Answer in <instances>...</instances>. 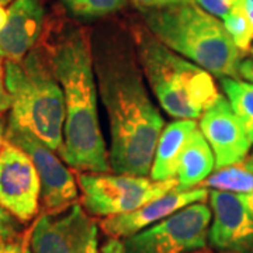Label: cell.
<instances>
[{"label":"cell","mask_w":253,"mask_h":253,"mask_svg":"<svg viewBox=\"0 0 253 253\" xmlns=\"http://www.w3.org/2000/svg\"><path fill=\"white\" fill-rule=\"evenodd\" d=\"M190 253H212V252H208V251H204V249H200V251H194V252H190Z\"/></svg>","instance_id":"obj_32"},{"label":"cell","mask_w":253,"mask_h":253,"mask_svg":"<svg viewBox=\"0 0 253 253\" xmlns=\"http://www.w3.org/2000/svg\"><path fill=\"white\" fill-rule=\"evenodd\" d=\"M101 253H126L124 245L118 238H110L106 245L101 248Z\"/></svg>","instance_id":"obj_25"},{"label":"cell","mask_w":253,"mask_h":253,"mask_svg":"<svg viewBox=\"0 0 253 253\" xmlns=\"http://www.w3.org/2000/svg\"><path fill=\"white\" fill-rule=\"evenodd\" d=\"M242 3H244L245 9L248 11L249 17L252 18L253 21V0H242Z\"/></svg>","instance_id":"obj_29"},{"label":"cell","mask_w":253,"mask_h":253,"mask_svg":"<svg viewBox=\"0 0 253 253\" xmlns=\"http://www.w3.org/2000/svg\"><path fill=\"white\" fill-rule=\"evenodd\" d=\"M208 194L210 191L206 187H194L190 190L174 189L131 212L104 218L100 226L103 232L110 238L126 239L172 215L186 206L206 201Z\"/></svg>","instance_id":"obj_13"},{"label":"cell","mask_w":253,"mask_h":253,"mask_svg":"<svg viewBox=\"0 0 253 253\" xmlns=\"http://www.w3.org/2000/svg\"><path fill=\"white\" fill-rule=\"evenodd\" d=\"M33 253H99V225L79 203L42 212L30 229Z\"/></svg>","instance_id":"obj_8"},{"label":"cell","mask_w":253,"mask_h":253,"mask_svg":"<svg viewBox=\"0 0 253 253\" xmlns=\"http://www.w3.org/2000/svg\"><path fill=\"white\" fill-rule=\"evenodd\" d=\"M11 1H14V0H0V4H1V6H4V4H9V3H11Z\"/></svg>","instance_id":"obj_31"},{"label":"cell","mask_w":253,"mask_h":253,"mask_svg":"<svg viewBox=\"0 0 253 253\" xmlns=\"http://www.w3.org/2000/svg\"><path fill=\"white\" fill-rule=\"evenodd\" d=\"M78 184L84 210L103 218L131 212L179 186L177 179L156 181L146 176L81 172Z\"/></svg>","instance_id":"obj_6"},{"label":"cell","mask_w":253,"mask_h":253,"mask_svg":"<svg viewBox=\"0 0 253 253\" xmlns=\"http://www.w3.org/2000/svg\"><path fill=\"white\" fill-rule=\"evenodd\" d=\"M222 24L242 54L251 51L253 42V21L245 9L242 0H236L234 7L222 18Z\"/></svg>","instance_id":"obj_19"},{"label":"cell","mask_w":253,"mask_h":253,"mask_svg":"<svg viewBox=\"0 0 253 253\" xmlns=\"http://www.w3.org/2000/svg\"><path fill=\"white\" fill-rule=\"evenodd\" d=\"M212 224L208 242L218 253H253V218L239 196L211 190L208 194Z\"/></svg>","instance_id":"obj_11"},{"label":"cell","mask_w":253,"mask_h":253,"mask_svg":"<svg viewBox=\"0 0 253 253\" xmlns=\"http://www.w3.org/2000/svg\"><path fill=\"white\" fill-rule=\"evenodd\" d=\"M200 129L214 152L215 169L246 161L252 145L222 94L203 113Z\"/></svg>","instance_id":"obj_12"},{"label":"cell","mask_w":253,"mask_h":253,"mask_svg":"<svg viewBox=\"0 0 253 253\" xmlns=\"http://www.w3.org/2000/svg\"><path fill=\"white\" fill-rule=\"evenodd\" d=\"M148 31L176 54L218 79L239 78L242 52L219 18L193 0L144 11Z\"/></svg>","instance_id":"obj_3"},{"label":"cell","mask_w":253,"mask_h":253,"mask_svg":"<svg viewBox=\"0 0 253 253\" xmlns=\"http://www.w3.org/2000/svg\"><path fill=\"white\" fill-rule=\"evenodd\" d=\"M65 7L76 17L97 18L124 9L128 0H62Z\"/></svg>","instance_id":"obj_20"},{"label":"cell","mask_w":253,"mask_h":253,"mask_svg":"<svg viewBox=\"0 0 253 253\" xmlns=\"http://www.w3.org/2000/svg\"><path fill=\"white\" fill-rule=\"evenodd\" d=\"M45 13L38 0H14L7 9V20L0 28V58L20 62L38 44Z\"/></svg>","instance_id":"obj_14"},{"label":"cell","mask_w":253,"mask_h":253,"mask_svg":"<svg viewBox=\"0 0 253 253\" xmlns=\"http://www.w3.org/2000/svg\"><path fill=\"white\" fill-rule=\"evenodd\" d=\"M0 253H33L30 245V232L17 235L16 232L0 234Z\"/></svg>","instance_id":"obj_21"},{"label":"cell","mask_w":253,"mask_h":253,"mask_svg":"<svg viewBox=\"0 0 253 253\" xmlns=\"http://www.w3.org/2000/svg\"><path fill=\"white\" fill-rule=\"evenodd\" d=\"M65 99L61 156L81 173H109V149L97 111V82L93 49L86 30L68 26L48 51Z\"/></svg>","instance_id":"obj_2"},{"label":"cell","mask_w":253,"mask_h":253,"mask_svg":"<svg viewBox=\"0 0 253 253\" xmlns=\"http://www.w3.org/2000/svg\"><path fill=\"white\" fill-rule=\"evenodd\" d=\"M10 106H11V100H10V94L6 89V82H4V63L0 58V114L10 109Z\"/></svg>","instance_id":"obj_24"},{"label":"cell","mask_w":253,"mask_h":253,"mask_svg":"<svg viewBox=\"0 0 253 253\" xmlns=\"http://www.w3.org/2000/svg\"><path fill=\"white\" fill-rule=\"evenodd\" d=\"M241 201L244 203V206L246 207V210L249 211V214L252 215L253 218V190L252 191H248V193H242V194H238Z\"/></svg>","instance_id":"obj_28"},{"label":"cell","mask_w":253,"mask_h":253,"mask_svg":"<svg viewBox=\"0 0 253 253\" xmlns=\"http://www.w3.org/2000/svg\"><path fill=\"white\" fill-rule=\"evenodd\" d=\"M11 232H14L11 219H10L9 214L4 212V210L0 207V234L6 235V234H11Z\"/></svg>","instance_id":"obj_27"},{"label":"cell","mask_w":253,"mask_h":253,"mask_svg":"<svg viewBox=\"0 0 253 253\" xmlns=\"http://www.w3.org/2000/svg\"><path fill=\"white\" fill-rule=\"evenodd\" d=\"M200 186L206 189L229 191L242 194L253 190V163L248 159L222 169H217L210 174Z\"/></svg>","instance_id":"obj_18"},{"label":"cell","mask_w":253,"mask_h":253,"mask_svg":"<svg viewBox=\"0 0 253 253\" xmlns=\"http://www.w3.org/2000/svg\"><path fill=\"white\" fill-rule=\"evenodd\" d=\"M9 91V121L26 128L55 152H61L65 124V99L49 62L48 51L34 48L20 62L4 61Z\"/></svg>","instance_id":"obj_4"},{"label":"cell","mask_w":253,"mask_h":253,"mask_svg":"<svg viewBox=\"0 0 253 253\" xmlns=\"http://www.w3.org/2000/svg\"><path fill=\"white\" fill-rule=\"evenodd\" d=\"M219 83L249 144L253 145V83L238 78H224Z\"/></svg>","instance_id":"obj_17"},{"label":"cell","mask_w":253,"mask_h":253,"mask_svg":"<svg viewBox=\"0 0 253 253\" xmlns=\"http://www.w3.org/2000/svg\"><path fill=\"white\" fill-rule=\"evenodd\" d=\"M239 76L253 83V59H244L239 65Z\"/></svg>","instance_id":"obj_26"},{"label":"cell","mask_w":253,"mask_h":253,"mask_svg":"<svg viewBox=\"0 0 253 253\" xmlns=\"http://www.w3.org/2000/svg\"><path fill=\"white\" fill-rule=\"evenodd\" d=\"M199 7L217 18H224L234 7L236 0H193Z\"/></svg>","instance_id":"obj_22"},{"label":"cell","mask_w":253,"mask_h":253,"mask_svg":"<svg viewBox=\"0 0 253 253\" xmlns=\"http://www.w3.org/2000/svg\"><path fill=\"white\" fill-rule=\"evenodd\" d=\"M136 9H139L142 13L148 11V10L162 9L170 4H176V3H181V1H187V0H129Z\"/></svg>","instance_id":"obj_23"},{"label":"cell","mask_w":253,"mask_h":253,"mask_svg":"<svg viewBox=\"0 0 253 253\" xmlns=\"http://www.w3.org/2000/svg\"><path fill=\"white\" fill-rule=\"evenodd\" d=\"M6 20H7V9L0 4V28L4 26Z\"/></svg>","instance_id":"obj_30"},{"label":"cell","mask_w":253,"mask_h":253,"mask_svg":"<svg viewBox=\"0 0 253 253\" xmlns=\"http://www.w3.org/2000/svg\"><path fill=\"white\" fill-rule=\"evenodd\" d=\"M249 161H251V162L253 163V155H252V156H251V158H249Z\"/></svg>","instance_id":"obj_34"},{"label":"cell","mask_w":253,"mask_h":253,"mask_svg":"<svg viewBox=\"0 0 253 253\" xmlns=\"http://www.w3.org/2000/svg\"><path fill=\"white\" fill-rule=\"evenodd\" d=\"M41 181L36 166L21 148L3 141L0 149V207L20 222L38 214Z\"/></svg>","instance_id":"obj_10"},{"label":"cell","mask_w":253,"mask_h":253,"mask_svg":"<svg viewBox=\"0 0 253 253\" xmlns=\"http://www.w3.org/2000/svg\"><path fill=\"white\" fill-rule=\"evenodd\" d=\"M97 91L110 131V168L118 174L151 172L165 121L145 86L139 62L120 45L93 51Z\"/></svg>","instance_id":"obj_1"},{"label":"cell","mask_w":253,"mask_h":253,"mask_svg":"<svg viewBox=\"0 0 253 253\" xmlns=\"http://www.w3.org/2000/svg\"><path fill=\"white\" fill-rule=\"evenodd\" d=\"M215 169V158L211 146L204 138L200 126L190 135L181 151L177 163V189H194L201 184Z\"/></svg>","instance_id":"obj_16"},{"label":"cell","mask_w":253,"mask_h":253,"mask_svg":"<svg viewBox=\"0 0 253 253\" xmlns=\"http://www.w3.org/2000/svg\"><path fill=\"white\" fill-rule=\"evenodd\" d=\"M136 46L145 79L170 117L196 120L221 96L211 73L176 54L151 33H139Z\"/></svg>","instance_id":"obj_5"},{"label":"cell","mask_w":253,"mask_h":253,"mask_svg":"<svg viewBox=\"0 0 253 253\" xmlns=\"http://www.w3.org/2000/svg\"><path fill=\"white\" fill-rule=\"evenodd\" d=\"M197 126L196 120H176L165 126L156 144L149 172L152 180L165 181L176 179L181 151Z\"/></svg>","instance_id":"obj_15"},{"label":"cell","mask_w":253,"mask_h":253,"mask_svg":"<svg viewBox=\"0 0 253 253\" xmlns=\"http://www.w3.org/2000/svg\"><path fill=\"white\" fill-rule=\"evenodd\" d=\"M211 208L193 203L174 214L123 241L126 253H190L208 242Z\"/></svg>","instance_id":"obj_7"},{"label":"cell","mask_w":253,"mask_h":253,"mask_svg":"<svg viewBox=\"0 0 253 253\" xmlns=\"http://www.w3.org/2000/svg\"><path fill=\"white\" fill-rule=\"evenodd\" d=\"M4 139L17 145L31 158L41 181L40 200L45 212H58L76 203V180L72 172L55 155V151L26 128L10 121L4 131Z\"/></svg>","instance_id":"obj_9"},{"label":"cell","mask_w":253,"mask_h":253,"mask_svg":"<svg viewBox=\"0 0 253 253\" xmlns=\"http://www.w3.org/2000/svg\"><path fill=\"white\" fill-rule=\"evenodd\" d=\"M251 54H252V56H253V45L251 46Z\"/></svg>","instance_id":"obj_33"}]
</instances>
